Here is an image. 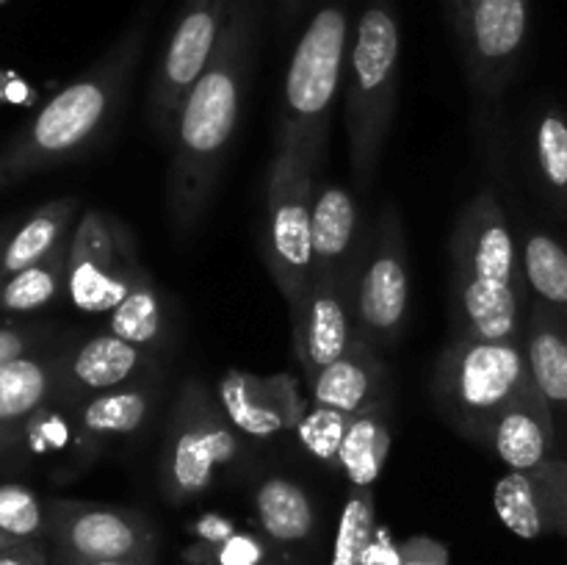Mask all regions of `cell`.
<instances>
[{"label":"cell","mask_w":567,"mask_h":565,"mask_svg":"<svg viewBox=\"0 0 567 565\" xmlns=\"http://www.w3.org/2000/svg\"><path fill=\"white\" fill-rule=\"evenodd\" d=\"M258 28L260 0H233L230 20L208 70L177 111L166 181V205L177 238L197 230L214 199L252 78Z\"/></svg>","instance_id":"obj_1"},{"label":"cell","mask_w":567,"mask_h":565,"mask_svg":"<svg viewBox=\"0 0 567 565\" xmlns=\"http://www.w3.org/2000/svg\"><path fill=\"white\" fill-rule=\"evenodd\" d=\"M153 14L155 0H147L97 64L48 100L25 131L17 133L14 142L0 153V186L86 153L105 136L131 92L136 66L147 48Z\"/></svg>","instance_id":"obj_2"},{"label":"cell","mask_w":567,"mask_h":565,"mask_svg":"<svg viewBox=\"0 0 567 565\" xmlns=\"http://www.w3.org/2000/svg\"><path fill=\"white\" fill-rule=\"evenodd\" d=\"M452 316L457 336L518 338L524 271L507 214L496 194L480 192L454 222Z\"/></svg>","instance_id":"obj_3"},{"label":"cell","mask_w":567,"mask_h":565,"mask_svg":"<svg viewBox=\"0 0 567 565\" xmlns=\"http://www.w3.org/2000/svg\"><path fill=\"white\" fill-rule=\"evenodd\" d=\"M402 22L396 0H369L354 25L347 61V131L358 192H369L380 170L399 100Z\"/></svg>","instance_id":"obj_4"},{"label":"cell","mask_w":567,"mask_h":565,"mask_svg":"<svg viewBox=\"0 0 567 565\" xmlns=\"http://www.w3.org/2000/svg\"><path fill=\"white\" fill-rule=\"evenodd\" d=\"M354 0H319L291 53L282 83L277 147L293 150L319 166L327 125L352 50Z\"/></svg>","instance_id":"obj_5"},{"label":"cell","mask_w":567,"mask_h":565,"mask_svg":"<svg viewBox=\"0 0 567 565\" xmlns=\"http://www.w3.org/2000/svg\"><path fill=\"white\" fill-rule=\"evenodd\" d=\"M535 388L518 338H474L452 332L437 360L432 393L443 419L471 441L487 443L498 415Z\"/></svg>","instance_id":"obj_6"},{"label":"cell","mask_w":567,"mask_h":565,"mask_svg":"<svg viewBox=\"0 0 567 565\" xmlns=\"http://www.w3.org/2000/svg\"><path fill=\"white\" fill-rule=\"evenodd\" d=\"M230 424L216 393L188 377L172 402L158 465V491L181 507L208 493L230 469L244 463L247 446Z\"/></svg>","instance_id":"obj_7"},{"label":"cell","mask_w":567,"mask_h":565,"mask_svg":"<svg viewBox=\"0 0 567 565\" xmlns=\"http://www.w3.org/2000/svg\"><path fill=\"white\" fill-rule=\"evenodd\" d=\"M354 321V341L382 352L404 332L410 314V255L396 205L382 208L358 264L343 280Z\"/></svg>","instance_id":"obj_8"},{"label":"cell","mask_w":567,"mask_h":565,"mask_svg":"<svg viewBox=\"0 0 567 565\" xmlns=\"http://www.w3.org/2000/svg\"><path fill=\"white\" fill-rule=\"evenodd\" d=\"M313 172L305 155L275 147L266 177V214L260 255L286 305H291L313 275L310 214H313Z\"/></svg>","instance_id":"obj_9"},{"label":"cell","mask_w":567,"mask_h":565,"mask_svg":"<svg viewBox=\"0 0 567 565\" xmlns=\"http://www.w3.org/2000/svg\"><path fill=\"white\" fill-rule=\"evenodd\" d=\"M233 0H186L177 14L158 66L147 89V122L158 136L169 138L177 111L214 59L230 20Z\"/></svg>","instance_id":"obj_10"},{"label":"cell","mask_w":567,"mask_h":565,"mask_svg":"<svg viewBox=\"0 0 567 565\" xmlns=\"http://www.w3.org/2000/svg\"><path fill=\"white\" fill-rule=\"evenodd\" d=\"M142 271L144 264L127 227L103 210H86L70 238V302L83 314L109 316Z\"/></svg>","instance_id":"obj_11"},{"label":"cell","mask_w":567,"mask_h":565,"mask_svg":"<svg viewBox=\"0 0 567 565\" xmlns=\"http://www.w3.org/2000/svg\"><path fill=\"white\" fill-rule=\"evenodd\" d=\"M48 537L55 554L78 559H136L155 563L158 532L131 507L53 499L48 504Z\"/></svg>","instance_id":"obj_12"},{"label":"cell","mask_w":567,"mask_h":565,"mask_svg":"<svg viewBox=\"0 0 567 565\" xmlns=\"http://www.w3.org/2000/svg\"><path fill=\"white\" fill-rule=\"evenodd\" d=\"M529 0H471L452 11L465 75L482 97H496L524 55Z\"/></svg>","instance_id":"obj_13"},{"label":"cell","mask_w":567,"mask_h":565,"mask_svg":"<svg viewBox=\"0 0 567 565\" xmlns=\"http://www.w3.org/2000/svg\"><path fill=\"white\" fill-rule=\"evenodd\" d=\"M293 355L305 382L336 363L354 343V321L347 288L336 275H310L305 291L288 305Z\"/></svg>","instance_id":"obj_14"},{"label":"cell","mask_w":567,"mask_h":565,"mask_svg":"<svg viewBox=\"0 0 567 565\" xmlns=\"http://www.w3.org/2000/svg\"><path fill=\"white\" fill-rule=\"evenodd\" d=\"M161 374L158 352L122 341L114 332L86 338L75 349H64L59 360V393L55 399L70 408L97 393L116 391L133 382Z\"/></svg>","instance_id":"obj_15"},{"label":"cell","mask_w":567,"mask_h":565,"mask_svg":"<svg viewBox=\"0 0 567 565\" xmlns=\"http://www.w3.org/2000/svg\"><path fill=\"white\" fill-rule=\"evenodd\" d=\"M216 399L230 424L252 441H271L293 432L310 408L288 371L255 374L230 369L216 382Z\"/></svg>","instance_id":"obj_16"},{"label":"cell","mask_w":567,"mask_h":565,"mask_svg":"<svg viewBox=\"0 0 567 565\" xmlns=\"http://www.w3.org/2000/svg\"><path fill=\"white\" fill-rule=\"evenodd\" d=\"M310 247L313 275H336L347 280L365 247V242H360V210L352 192L324 183L321 192L313 194Z\"/></svg>","instance_id":"obj_17"},{"label":"cell","mask_w":567,"mask_h":565,"mask_svg":"<svg viewBox=\"0 0 567 565\" xmlns=\"http://www.w3.org/2000/svg\"><path fill=\"white\" fill-rule=\"evenodd\" d=\"M158 377L97 393L72 408V424L83 446H103L109 441L133 438L150 424L158 404Z\"/></svg>","instance_id":"obj_18"},{"label":"cell","mask_w":567,"mask_h":565,"mask_svg":"<svg viewBox=\"0 0 567 565\" xmlns=\"http://www.w3.org/2000/svg\"><path fill=\"white\" fill-rule=\"evenodd\" d=\"M310 402L321 408H332L338 413L358 415L380 399L391 397L388 391V366L380 352L365 343L354 341L336 363L308 382Z\"/></svg>","instance_id":"obj_19"},{"label":"cell","mask_w":567,"mask_h":565,"mask_svg":"<svg viewBox=\"0 0 567 565\" xmlns=\"http://www.w3.org/2000/svg\"><path fill=\"white\" fill-rule=\"evenodd\" d=\"M487 443L509 471H537L551 460L554 410L537 388L509 404L493 424Z\"/></svg>","instance_id":"obj_20"},{"label":"cell","mask_w":567,"mask_h":565,"mask_svg":"<svg viewBox=\"0 0 567 565\" xmlns=\"http://www.w3.org/2000/svg\"><path fill=\"white\" fill-rule=\"evenodd\" d=\"M252 507L264 535L277 546H299L316 532V504L291 476H266L252 493Z\"/></svg>","instance_id":"obj_21"},{"label":"cell","mask_w":567,"mask_h":565,"mask_svg":"<svg viewBox=\"0 0 567 565\" xmlns=\"http://www.w3.org/2000/svg\"><path fill=\"white\" fill-rule=\"evenodd\" d=\"M391 397L352 415L343 435L338 471L347 476L349 487H374L391 454Z\"/></svg>","instance_id":"obj_22"},{"label":"cell","mask_w":567,"mask_h":565,"mask_svg":"<svg viewBox=\"0 0 567 565\" xmlns=\"http://www.w3.org/2000/svg\"><path fill=\"white\" fill-rule=\"evenodd\" d=\"M61 352H31L0 366V424H20L59 393Z\"/></svg>","instance_id":"obj_23"},{"label":"cell","mask_w":567,"mask_h":565,"mask_svg":"<svg viewBox=\"0 0 567 565\" xmlns=\"http://www.w3.org/2000/svg\"><path fill=\"white\" fill-rule=\"evenodd\" d=\"M524 352L540 397L551 410H567V330L543 305L532 308Z\"/></svg>","instance_id":"obj_24"},{"label":"cell","mask_w":567,"mask_h":565,"mask_svg":"<svg viewBox=\"0 0 567 565\" xmlns=\"http://www.w3.org/2000/svg\"><path fill=\"white\" fill-rule=\"evenodd\" d=\"M78 199L61 197L42 205L14 236L6 242L0 253V280H9L11 275L33 266L37 260L48 258L64 238H70V225L75 219Z\"/></svg>","instance_id":"obj_25"},{"label":"cell","mask_w":567,"mask_h":565,"mask_svg":"<svg viewBox=\"0 0 567 565\" xmlns=\"http://www.w3.org/2000/svg\"><path fill=\"white\" fill-rule=\"evenodd\" d=\"M105 319H109V332L120 336L122 341L150 349V352H161L169 338L166 302L147 269L136 277L125 299Z\"/></svg>","instance_id":"obj_26"},{"label":"cell","mask_w":567,"mask_h":565,"mask_svg":"<svg viewBox=\"0 0 567 565\" xmlns=\"http://www.w3.org/2000/svg\"><path fill=\"white\" fill-rule=\"evenodd\" d=\"M493 504L513 535L524 541H537L546 532H551V515H548L546 493L535 471H509L498 480Z\"/></svg>","instance_id":"obj_27"},{"label":"cell","mask_w":567,"mask_h":565,"mask_svg":"<svg viewBox=\"0 0 567 565\" xmlns=\"http://www.w3.org/2000/svg\"><path fill=\"white\" fill-rule=\"evenodd\" d=\"M72 238V236H70ZM70 238L59 244L48 258L25 266L22 271L11 275L0 286V308L11 314H25V310H39L53 302L66 288V264H70Z\"/></svg>","instance_id":"obj_28"},{"label":"cell","mask_w":567,"mask_h":565,"mask_svg":"<svg viewBox=\"0 0 567 565\" xmlns=\"http://www.w3.org/2000/svg\"><path fill=\"white\" fill-rule=\"evenodd\" d=\"M524 282L537 305L548 310H567V249L548 233H529L520 247Z\"/></svg>","instance_id":"obj_29"},{"label":"cell","mask_w":567,"mask_h":565,"mask_svg":"<svg viewBox=\"0 0 567 565\" xmlns=\"http://www.w3.org/2000/svg\"><path fill=\"white\" fill-rule=\"evenodd\" d=\"M377 530L374 487H349L338 515L330 565H360L365 543Z\"/></svg>","instance_id":"obj_30"},{"label":"cell","mask_w":567,"mask_h":565,"mask_svg":"<svg viewBox=\"0 0 567 565\" xmlns=\"http://www.w3.org/2000/svg\"><path fill=\"white\" fill-rule=\"evenodd\" d=\"M48 537V504L22 485H0V541L6 546Z\"/></svg>","instance_id":"obj_31"},{"label":"cell","mask_w":567,"mask_h":565,"mask_svg":"<svg viewBox=\"0 0 567 565\" xmlns=\"http://www.w3.org/2000/svg\"><path fill=\"white\" fill-rule=\"evenodd\" d=\"M349 421H352V415L338 413V410L321 408V404L310 402V408L305 410L302 421L297 424L293 435H297L299 446H302L310 458L319 460L321 465L338 469V454H341V443L343 435H347Z\"/></svg>","instance_id":"obj_32"},{"label":"cell","mask_w":567,"mask_h":565,"mask_svg":"<svg viewBox=\"0 0 567 565\" xmlns=\"http://www.w3.org/2000/svg\"><path fill=\"white\" fill-rule=\"evenodd\" d=\"M537 166L543 181L567 205V120L557 111H548L537 125L535 136Z\"/></svg>","instance_id":"obj_33"},{"label":"cell","mask_w":567,"mask_h":565,"mask_svg":"<svg viewBox=\"0 0 567 565\" xmlns=\"http://www.w3.org/2000/svg\"><path fill=\"white\" fill-rule=\"evenodd\" d=\"M186 559L197 565H260L266 563V552L255 537L233 532L225 541L194 543Z\"/></svg>","instance_id":"obj_34"},{"label":"cell","mask_w":567,"mask_h":565,"mask_svg":"<svg viewBox=\"0 0 567 565\" xmlns=\"http://www.w3.org/2000/svg\"><path fill=\"white\" fill-rule=\"evenodd\" d=\"M399 565H449V548L426 535H413L399 543Z\"/></svg>","instance_id":"obj_35"},{"label":"cell","mask_w":567,"mask_h":565,"mask_svg":"<svg viewBox=\"0 0 567 565\" xmlns=\"http://www.w3.org/2000/svg\"><path fill=\"white\" fill-rule=\"evenodd\" d=\"M44 338L42 330H28V327H0V366L11 360L31 355L33 347Z\"/></svg>","instance_id":"obj_36"},{"label":"cell","mask_w":567,"mask_h":565,"mask_svg":"<svg viewBox=\"0 0 567 565\" xmlns=\"http://www.w3.org/2000/svg\"><path fill=\"white\" fill-rule=\"evenodd\" d=\"M360 565H399V543L393 541L385 526L377 524L374 535L360 554Z\"/></svg>","instance_id":"obj_37"},{"label":"cell","mask_w":567,"mask_h":565,"mask_svg":"<svg viewBox=\"0 0 567 565\" xmlns=\"http://www.w3.org/2000/svg\"><path fill=\"white\" fill-rule=\"evenodd\" d=\"M0 565H53L42 541H25L6 546L0 552Z\"/></svg>","instance_id":"obj_38"},{"label":"cell","mask_w":567,"mask_h":565,"mask_svg":"<svg viewBox=\"0 0 567 565\" xmlns=\"http://www.w3.org/2000/svg\"><path fill=\"white\" fill-rule=\"evenodd\" d=\"M53 565H155V563H136V559H78L66 554H53Z\"/></svg>","instance_id":"obj_39"},{"label":"cell","mask_w":567,"mask_h":565,"mask_svg":"<svg viewBox=\"0 0 567 565\" xmlns=\"http://www.w3.org/2000/svg\"><path fill=\"white\" fill-rule=\"evenodd\" d=\"M305 0H277V17H280V25H291L297 20V14L302 11Z\"/></svg>","instance_id":"obj_40"},{"label":"cell","mask_w":567,"mask_h":565,"mask_svg":"<svg viewBox=\"0 0 567 565\" xmlns=\"http://www.w3.org/2000/svg\"><path fill=\"white\" fill-rule=\"evenodd\" d=\"M17 424H0V452H3L6 446H11V443L17 441Z\"/></svg>","instance_id":"obj_41"},{"label":"cell","mask_w":567,"mask_h":565,"mask_svg":"<svg viewBox=\"0 0 567 565\" xmlns=\"http://www.w3.org/2000/svg\"><path fill=\"white\" fill-rule=\"evenodd\" d=\"M446 3H449V14H452V11L463 9V6L471 3V0H446Z\"/></svg>","instance_id":"obj_42"},{"label":"cell","mask_w":567,"mask_h":565,"mask_svg":"<svg viewBox=\"0 0 567 565\" xmlns=\"http://www.w3.org/2000/svg\"><path fill=\"white\" fill-rule=\"evenodd\" d=\"M3 548H6V543H3V541H0V552H3Z\"/></svg>","instance_id":"obj_43"},{"label":"cell","mask_w":567,"mask_h":565,"mask_svg":"<svg viewBox=\"0 0 567 565\" xmlns=\"http://www.w3.org/2000/svg\"><path fill=\"white\" fill-rule=\"evenodd\" d=\"M266 565H280V563H266Z\"/></svg>","instance_id":"obj_44"}]
</instances>
